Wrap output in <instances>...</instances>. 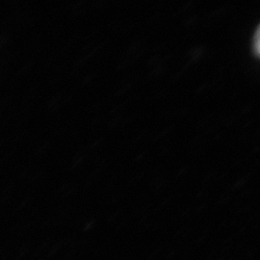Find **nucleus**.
I'll use <instances>...</instances> for the list:
<instances>
[{
  "label": "nucleus",
  "mask_w": 260,
  "mask_h": 260,
  "mask_svg": "<svg viewBox=\"0 0 260 260\" xmlns=\"http://www.w3.org/2000/svg\"><path fill=\"white\" fill-rule=\"evenodd\" d=\"M254 47H255V50H256L257 54L260 56V26L256 31L255 40H254Z\"/></svg>",
  "instance_id": "obj_1"
}]
</instances>
